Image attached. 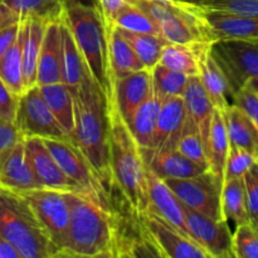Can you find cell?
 <instances>
[{
  "label": "cell",
  "instance_id": "cell-1",
  "mask_svg": "<svg viewBox=\"0 0 258 258\" xmlns=\"http://www.w3.org/2000/svg\"><path fill=\"white\" fill-rule=\"evenodd\" d=\"M75 98V131L72 141L80 148L106 188L112 185L108 149L107 98L90 72L77 88Z\"/></svg>",
  "mask_w": 258,
  "mask_h": 258
},
{
  "label": "cell",
  "instance_id": "cell-2",
  "mask_svg": "<svg viewBox=\"0 0 258 258\" xmlns=\"http://www.w3.org/2000/svg\"><path fill=\"white\" fill-rule=\"evenodd\" d=\"M107 115L112 185L125 197L131 208L141 216L149 209V196L146 168L140 146L111 98H107Z\"/></svg>",
  "mask_w": 258,
  "mask_h": 258
},
{
  "label": "cell",
  "instance_id": "cell-3",
  "mask_svg": "<svg viewBox=\"0 0 258 258\" xmlns=\"http://www.w3.org/2000/svg\"><path fill=\"white\" fill-rule=\"evenodd\" d=\"M71 219L67 257H116V223L110 207L83 193H66Z\"/></svg>",
  "mask_w": 258,
  "mask_h": 258
},
{
  "label": "cell",
  "instance_id": "cell-4",
  "mask_svg": "<svg viewBox=\"0 0 258 258\" xmlns=\"http://www.w3.org/2000/svg\"><path fill=\"white\" fill-rule=\"evenodd\" d=\"M64 18L88 72L106 97H110L112 77L108 60V32L100 8L68 0Z\"/></svg>",
  "mask_w": 258,
  "mask_h": 258
},
{
  "label": "cell",
  "instance_id": "cell-5",
  "mask_svg": "<svg viewBox=\"0 0 258 258\" xmlns=\"http://www.w3.org/2000/svg\"><path fill=\"white\" fill-rule=\"evenodd\" d=\"M0 234L20 258L59 257L27 199L0 186Z\"/></svg>",
  "mask_w": 258,
  "mask_h": 258
},
{
  "label": "cell",
  "instance_id": "cell-6",
  "mask_svg": "<svg viewBox=\"0 0 258 258\" xmlns=\"http://www.w3.org/2000/svg\"><path fill=\"white\" fill-rule=\"evenodd\" d=\"M133 4L151 18L168 43L189 45L214 43L201 7L176 0H133Z\"/></svg>",
  "mask_w": 258,
  "mask_h": 258
},
{
  "label": "cell",
  "instance_id": "cell-7",
  "mask_svg": "<svg viewBox=\"0 0 258 258\" xmlns=\"http://www.w3.org/2000/svg\"><path fill=\"white\" fill-rule=\"evenodd\" d=\"M63 173L86 196L110 207V191L98 179L92 166L71 139H43Z\"/></svg>",
  "mask_w": 258,
  "mask_h": 258
},
{
  "label": "cell",
  "instance_id": "cell-8",
  "mask_svg": "<svg viewBox=\"0 0 258 258\" xmlns=\"http://www.w3.org/2000/svg\"><path fill=\"white\" fill-rule=\"evenodd\" d=\"M20 194L37 214L50 241L57 247L59 257H67L71 211L66 193L52 189H34Z\"/></svg>",
  "mask_w": 258,
  "mask_h": 258
},
{
  "label": "cell",
  "instance_id": "cell-9",
  "mask_svg": "<svg viewBox=\"0 0 258 258\" xmlns=\"http://www.w3.org/2000/svg\"><path fill=\"white\" fill-rule=\"evenodd\" d=\"M211 49L226 75L232 96L249 80L258 78V39L217 40Z\"/></svg>",
  "mask_w": 258,
  "mask_h": 258
},
{
  "label": "cell",
  "instance_id": "cell-10",
  "mask_svg": "<svg viewBox=\"0 0 258 258\" xmlns=\"http://www.w3.org/2000/svg\"><path fill=\"white\" fill-rule=\"evenodd\" d=\"M184 207L212 219H226L222 211V186L223 183L211 171L185 179H165Z\"/></svg>",
  "mask_w": 258,
  "mask_h": 258
},
{
  "label": "cell",
  "instance_id": "cell-11",
  "mask_svg": "<svg viewBox=\"0 0 258 258\" xmlns=\"http://www.w3.org/2000/svg\"><path fill=\"white\" fill-rule=\"evenodd\" d=\"M15 125L24 139H67L38 86L28 88L19 96Z\"/></svg>",
  "mask_w": 258,
  "mask_h": 258
},
{
  "label": "cell",
  "instance_id": "cell-12",
  "mask_svg": "<svg viewBox=\"0 0 258 258\" xmlns=\"http://www.w3.org/2000/svg\"><path fill=\"white\" fill-rule=\"evenodd\" d=\"M185 208L186 226L191 237L211 258H234L233 233L227 219H212L204 214Z\"/></svg>",
  "mask_w": 258,
  "mask_h": 258
},
{
  "label": "cell",
  "instance_id": "cell-13",
  "mask_svg": "<svg viewBox=\"0 0 258 258\" xmlns=\"http://www.w3.org/2000/svg\"><path fill=\"white\" fill-rule=\"evenodd\" d=\"M140 218L163 253V257L211 258L201 244L184 236L154 212L148 209L145 213L141 214Z\"/></svg>",
  "mask_w": 258,
  "mask_h": 258
},
{
  "label": "cell",
  "instance_id": "cell-14",
  "mask_svg": "<svg viewBox=\"0 0 258 258\" xmlns=\"http://www.w3.org/2000/svg\"><path fill=\"white\" fill-rule=\"evenodd\" d=\"M24 144L28 159L40 189H52L62 193H82L80 188L66 176L43 139L25 138Z\"/></svg>",
  "mask_w": 258,
  "mask_h": 258
},
{
  "label": "cell",
  "instance_id": "cell-15",
  "mask_svg": "<svg viewBox=\"0 0 258 258\" xmlns=\"http://www.w3.org/2000/svg\"><path fill=\"white\" fill-rule=\"evenodd\" d=\"M213 43L203 42L193 44L198 64V77L211 98L214 107L226 110L232 103V92L226 75L212 53Z\"/></svg>",
  "mask_w": 258,
  "mask_h": 258
},
{
  "label": "cell",
  "instance_id": "cell-16",
  "mask_svg": "<svg viewBox=\"0 0 258 258\" xmlns=\"http://www.w3.org/2000/svg\"><path fill=\"white\" fill-rule=\"evenodd\" d=\"M146 179H148L149 211L158 214L166 223L194 241L186 226L185 208L178 197L169 188L164 179L159 178L149 169H146Z\"/></svg>",
  "mask_w": 258,
  "mask_h": 258
},
{
  "label": "cell",
  "instance_id": "cell-17",
  "mask_svg": "<svg viewBox=\"0 0 258 258\" xmlns=\"http://www.w3.org/2000/svg\"><path fill=\"white\" fill-rule=\"evenodd\" d=\"M154 92L151 70L138 71L125 77L112 81V91L110 97L115 102L118 112L125 122L130 120L134 111L148 100Z\"/></svg>",
  "mask_w": 258,
  "mask_h": 258
},
{
  "label": "cell",
  "instance_id": "cell-18",
  "mask_svg": "<svg viewBox=\"0 0 258 258\" xmlns=\"http://www.w3.org/2000/svg\"><path fill=\"white\" fill-rule=\"evenodd\" d=\"M186 122L183 97L161 98V107L154 134V150H175Z\"/></svg>",
  "mask_w": 258,
  "mask_h": 258
},
{
  "label": "cell",
  "instance_id": "cell-19",
  "mask_svg": "<svg viewBox=\"0 0 258 258\" xmlns=\"http://www.w3.org/2000/svg\"><path fill=\"white\" fill-rule=\"evenodd\" d=\"M0 186L17 193L40 189L28 159L24 139L0 159Z\"/></svg>",
  "mask_w": 258,
  "mask_h": 258
},
{
  "label": "cell",
  "instance_id": "cell-20",
  "mask_svg": "<svg viewBox=\"0 0 258 258\" xmlns=\"http://www.w3.org/2000/svg\"><path fill=\"white\" fill-rule=\"evenodd\" d=\"M201 10L213 42L258 39V17L229 14L202 7Z\"/></svg>",
  "mask_w": 258,
  "mask_h": 258
},
{
  "label": "cell",
  "instance_id": "cell-21",
  "mask_svg": "<svg viewBox=\"0 0 258 258\" xmlns=\"http://www.w3.org/2000/svg\"><path fill=\"white\" fill-rule=\"evenodd\" d=\"M64 8V0H0V29L30 18L59 19Z\"/></svg>",
  "mask_w": 258,
  "mask_h": 258
},
{
  "label": "cell",
  "instance_id": "cell-22",
  "mask_svg": "<svg viewBox=\"0 0 258 258\" xmlns=\"http://www.w3.org/2000/svg\"><path fill=\"white\" fill-rule=\"evenodd\" d=\"M145 168L161 179H185L202 175L207 170L186 159L178 150H154L140 148Z\"/></svg>",
  "mask_w": 258,
  "mask_h": 258
},
{
  "label": "cell",
  "instance_id": "cell-23",
  "mask_svg": "<svg viewBox=\"0 0 258 258\" xmlns=\"http://www.w3.org/2000/svg\"><path fill=\"white\" fill-rule=\"evenodd\" d=\"M60 18L55 20H49L45 24L39 60H38L37 86L62 82V71H60V53H62Z\"/></svg>",
  "mask_w": 258,
  "mask_h": 258
},
{
  "label": "cell",
  "instance_id": "cell-24",
  "mask_svg": "<svg viewBox=\"0 0 258 258\" xmlns=\"http://www.w3.org/2000/svg\"><path fill=\"white\" fill-rule=\"evenodd\" d=\"M186 116L198 130L206 148L207 139L211 130L212 118L216 107L207 95L198 75L189 76L185 91L183 95Z\"/></svg>",
  "mask_w": 258,
  "mask_h": 258
},
{
  "label": "cell",
  "instance_id": "cell-25",
  "mask_svg": "<svg viewBox=\"0 0 258 258\" xmlns=\"http://www.w3.org/2000/svg\"><path fill=\"white\" fill-rule=\"evenodd\" d=\"M229 145L231 143L227 133L223 111L216 108L206 143V155L208 160V170L222 183H224V169Z\"/></svg>",
  "mask_w": 258,
  "mask_h": 258
},
{
  "label": "cell",
  "instance_id": "cell-26",
  "mask_svg": "<svg viewBox=\"0 0 258 258\" xmlns=\"http://www.w3.org/2000/svg\"><path fill=\"white\" fill-rule=\"evenodd\" d=\"M108 32V60L112 81L144 70L143 64L130 43L115 25H106Z\"/></svg>",
  "mask_w": 258,
  "mask_h": 258
},
{
  "label": "cell",
  "instance_id": "cell-27",
  "mask_svg": "<svg viewBox=\"0 0 258 258\" xmlns=\"http://www.w3.org/2000/svg\"><path fill=\"white\" fill-rule=\"evenodd\" d=\"M60 33H62V53H60L62 82L71 90H75L81 85L88 70L78 49L77 43L73 38L72 32L68 27L64 13L60 18Z\"/></svg>",
  "mask_w": 258,
  "mask_h": 258
},
{
  "label": "cell",
  "instance_id": "cell-28",
  "mask_svg": "<svg viewBox=\"0 0 258 258\" xmlns=\"http://www.w3.org/2000/svg\"><path fill=\"white\" fill-rule=\"evenodd\" d=\"M49 110L62 126L68 139L75 131V98L72 90L63 82L38 86Z\"/></svg>",
  "mask_w": 258,
  "mask_h": 258
},
{
  "label": "cell",
  "instance_id": "cell-29",
  "mask_svg": "<svg viewBox=\"0 0 258 258\" xmlns=\"http://www.w3.org/2000/svg\"><path fill=\"white\" fill-rule=\"evenodd\" d=\"M48 20L30 18L24 22V44H23V73L25 90L37 86V68L42 48L43 35Z\"/></svg>",
  "mask_w": 258,
  "mask_h": 258
},
{
  "label": "cell",
  "instance_id": "cell-30",
  "mask_svg": "<svg viewBox=\"0 0 258 258\" xmlns=\"http://www.w3.org/2000/svg\"><path fill=\"white\" fill-rule=\"evenodd\" d=\"M161 107V98L153 92V95L144 101L131 115L127 126L134 139L140 148L150 149L154 144L156 121Z\"/></svg>",
  "mask_w": 258,
  "mask_h": 258
},
{
  "label": "cell",
  "instance_id": "cell-31",
  "mask_svg": "<svg viewBox=\"0 0 258 258\" xmlns=\"http://www.w3.org/2000/svg\"><path fill=\"white\" fill-rule=\"evenodd\" d=\"M229 143L258 156V128L248 116L231 103L223 110Z\"/></svg>",
  "mask_w": 258,
  "mask_h": 258
},
{
  "label": "cell",
  "instance_id": "cell-32",
  "mask_svg": "<svg viewBox=\"0 0 258 258\" xmlns=\"http://www.w3.org/2000/svg\"><path fill=\"white\" fill-rule=\"evenodd\" d=\"M24 22L20 25L19 33L13 44L0 58V78L17 96H20L25 91L24 73H23Z\"/></svg>",
  "mask_w": 258,
  "mask_h": 258
},
{
  "label": "cell",
  "instance_id": "cell-33",
  "mask_svg": "<svg viewBox=\"0 0 258 258\" xmlns=\"http://www.w3.org/2000/svg\"><path fill=\"white\" fill-rule=\"evenodd\" d=\"M222 211L224 218L232 221L236 226L251 222L242 178L224 180L222 186Z\"/></svg>",
  "mask_w": 258,
  "mask_h": 258
},
{
  "label": "cell",
  "instance_id": "cell-34",
  "mask_svg": "<svg viewBox=\"0 0 258 258\" xmlns=\"http://www.w3.org/2000/svg\"><path fill=\"white\" fill-rule=\"evenodd\" d=\"M125 39L130 43L139 59L143 62L146 70H153L160 60L161 50L166 44V40L160 35L148 33H134L118 28Z\"/></svg>",
  "mask_w": 258,
  "mask_h": 258
},
{
  "label": "cell",
  "instance_id": "cell-35",
  "mask_svg": "<svg viewBox=\"0 0 258 258\" xmlns=\"http://www.w3.org/2000/svg\"><path fill=\"white\" fill-rule=\"evenodd\" d=\"M154 92L160 98L183 97L189 76L158 64L151 70Z\"/></svg>",
  "mask_w": 258,
  "mask_h": 258
},
{
  "label": "cell",
  "instance_id": "cell-36",
  "mask_svg": "<svg viewBox=\"0 0 258 258\" xmlns=\"http://www.w3.org/2000/svg\"><path fill=\"white\" fill-rule=\"evenodd\" d=\"M159 63L165 66L166 68L185 73L188 76L198 75V64H197L193 44L166 43L161 50Z\"/></svg>",
  "mask_w": 258,
  "mask_h": 258
},
{
  "label": "cell",
  "instance_id": "cell-37",
  "mask_svg": "<svg viewBox=\"0 0 258 258\" xmlns=\"http://www.w3.org/2000/svg\"><path fill=\"white\" fill-rule=\"evenodd\" d=\"M111 25H115V27L121 28V29L128 30V32L148 33V34L160 35L158 27L151 20V18L143 9L136 7L135 4H128L127 7L123 8L113 18Z\"/></svg>",
  "mask_w": 258,
  "mask_h": 258
},
{
  "label": "cell",
  "instance_id": "cell-38",
  "mask_svg": "<svg viewBox=\"0 0 258 258\" xmlns=\"http://www.w3.org/2000/svg\"><path fill=\"white\" fill-rule=\"evenodd\" d=\"M176 150L183 154L186 159H189L194 164L201 166L202 169L209 171L204 143L197 127L191 123L188 116H186L185 127H184L183 134H181V138L179 140L178 146H176Z\"/></svg>",
  "mask_w": 258,
  "mask_h": 258
},
{
  "label": "cell",
  "instance_id": "cell-39",
  "mask_svg": "<svg viewBox=\"0 0 258 258\" xmlns=\"http://www.w3.org/2000/svg\"><path fill=\"white\" fill-rule=\"evenodd\" d=\"M233 252L234 258H258V232L252 222L236 226Z\"/></svg>",
  "mask_w": 258,
  "mask_h": 258
},
{
  "label": "cell",
  "instance_id": "cell-40",
  "mask_svg": "<svg viewBox=\"0 0 258 258\" xmlns=\"http://www.w3.org/2000/svg\"><path fill=\"white\" fill-rule=\"evenodd\" d=\"M257 163V156L239 146L229 145L228 156L224 169V180L243 178L244 174Z\"/></svg>",
  "mask_w": 258,
  "mask_h": 258
},
{
  "label": "cell",
  "instance_id": "cell-41",
  "mask_svg": "<svg viewBox=\"0 0 258 258\" xmlns=\"http://www.w3.org/2000/svg\"><path fill=\"white\" fill-rule=\"evenodd\" d=\"M202 8L244 17H258V0H204Z\"/></svg>",
  "mask_w": 258,
  "mask_h": 258
},
{
  "label": "cell",
  "instance_id": "cell-42",
  "mask_svg": "<svg viewBox=\"0 0 258 258\" xmlns=\"http://www.w3.org/2000/svg\"><path fill=\"white\" fill-rule=\"evenodd\" d=\"M232 103L241 108L258 128V93L251 83L247 82L232 96Z\"/></svg>",
  "mask_w": 258,
  "mask_h": 258
},
{
  "label": "cell",
  "instance_id": "cell-43",
  "mask_svg": "<svg viewBox=\"0 0 258 258\" xmlns=\"http://www.w3.org/2000/svg\"><path fill=\"white\" fill-rule=\"evenodd\" d=\"M242 179L246 193L247 208L252 221L258 214V163L254 164Z\"/></svg>",
  "mask_w": 258,
  "mask_h": 258
},
{
  "label": "cell",
  "instance_id": "cell-44",
  "mask_svg": "<svg viewBox=\"0 0 258 258\" xmlns=\"http://www.w3.org/2000/svg\"><path fill=\"white\" fill-rule=\"evenodd\" d=\"M19 96L15 95L0 78V118L15 123Z\"/></svg>",
  "mask_w": 258,
  "mask_h": 258
},
{
  "label": "cell",
  "instance_id": "cell-45",
  "mask_svg": "<svg viewBox=\"0 0 258 258\" xmlns=\"http://www.w3.org/2000/svg\"><path fill=\"white\" fill-rule=\"evenodd\" d=\"M23 139L24 138L14 122L0 118V159Z\"/></svg>",
  "mask_w": 258,
  "mask_h": 258
},
{
  "label": "cell",
  "instance_id": "cell-46",
  "mask_svg": "<svg viewBox=\"0 0 258 258\" xmlns=\"http://www.w3.org/2000/svg\"><path fill=\"white\" fill-rule=\"evenodd\" d=\"M128 4H133V0H98L100 10L102 13L106 25H111L113 18Z\"/></svg>",
  "mask_w": 258,
  "mask_h": 258
},
{
  "label": "cell",
  "instance_id": "cell-47",
  "mask_svg": "<svg viewBox=\"0 0 258 258\" xmlns=\"http://www.w3.org/2000/svg\"><path fill=\"white\" fill-rule=\"evenodd\" d=\"M22 23L9 25V27H5L3 28V29H0V58L4 55V53L7 52L8 48H9L10 45L13 44V42L15 40L18 33H19Z\"/></svg>",
  "mask_w": 258,
  "mask_h": 258
},
{
  "label": "cell",
  "instance_id": "cell-48",
  "mask_svg": "<svg viewBox=\"0 0 258 258\" xmlns=\"http://www.w3.org/2000/svg\"><path fill=\"white\" fill-rule=\"evenodd\" d=\"M0 258H20L18 252L0 234Z\"/></svg>",
  "mask_w": 258,
  "mask_h": 258
},
{
  "label": "cell",
  "instance_id": "cell-49",
  "mask_svg": "<svg viewBox=\"0 0 258 258\" xmlns=\"http://www.w3.org/2000/svg\"><path fill=\"white\" fill-rule=\"evenodd\" d=\"M178 2L184 3V4H189V5H197V7H202L204 0H178Z\"/></svg>",
  "mask_w": 258,
  "mask_h": 258
},
{
  "label": "cell",
  "instance_id": "cell-50",
  "mask_svg": "<svg viewBox=\"0 0 258 258\" xmlns=\"http://www.w3.org/2000/svg\"><path fill=\"white\" fill-rule=\"evenodd\" d=\"M248 82L251 83L252 87H253L254 90L257 91V93H258V78H253V80H249Z\"/></svg>",
  "mask_w": 258,
  "mask_h": 258
},
{
  "label": "cell",
  "instance_id": "cell-51",
  "mask_svg": "<svg viewBox=\"0 0 258 258\" xmlns=\"http://www.w3.org/2000/svg\"><path fill=\"white\" fill-rule=\"evenodd\" d=\"M251 222H252V224H253V226H254V228H256V231L258 232V214H257L256 217H254L253 219H252Z\"/></svg>",
  "mask_w": 258,
  "mask_h": 258
},
{
  "label": "cell",
  "instance_id": "cell-52",
  "mask_svg": "<svg viewBox=\"0 0 258 258\" xmlns=\"http://www.w3.org/2000/svg\"><path fill=\"white\" fill-rule=\"evenodd\" d=\"M64 2H66V3H67V2H68V0H64Z\"/></svg>",
  "mask_w": 258,
  "mask_h": 258
},
{
  "label": "cell",
  "instance_id": "cell-53",
  "mask_svg": "<svg viewBox=\"0 0 258 258\" xmlns=\"http://www.w3.org/2000/svg\"><path fill=\"white\" fill-rule=\"evenodd\" d=\"M257 163H258V156H257Z\"/></svg>",
  "mask_w": 258,
  "mask_h": 258
},
{
  "label": "cell",
  "instance_id": "cell-54",
  "mask_svg": "<svg viewBox=\"0 0 258 258\" xmlns=\"http://www.w3.org/2000/svg\"><path fill=\"white\" fill-rule=\"evenodd\" d=\"M176 2H178V0H176Z\"/></svg>",
  "mask_w": 258,
  "mask_h": 258
}]
</instances>
